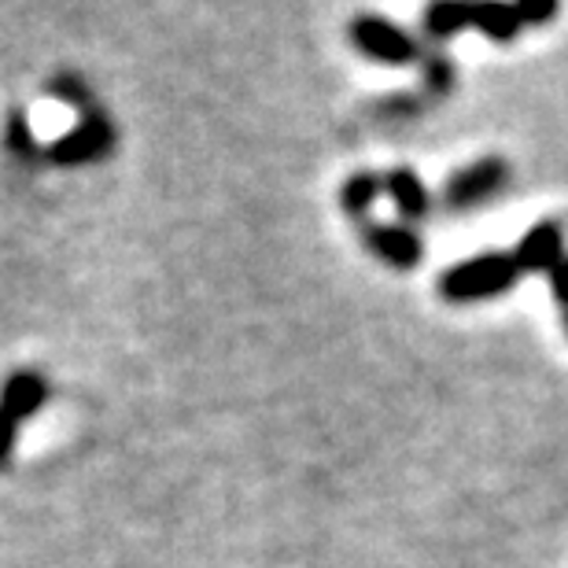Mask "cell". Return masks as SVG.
<instances>
[{"label":"cell","instance_id":"1","mask_svg":"<svg viewBox=\"0 0 568 568\" xmlns=\"http://www.w3.org/2000/svg\"><path fill=\"white\" fill-rule=\"evenodd\" d=\"M520 281L514 252H484L447 266L436 281V292L447 303H487L506 295Z\"/></svg>","mask_w":568,"mask_h":568},{"label":"cell","instance_id":"2","mask_svg":"<svg viewBox=\"0 0 568 568\" xmlns=\"http://www.w3.org/2000/svg\"><path fill=\"white\" fill-rule=\"evenodd\" d=\"M347 38L366 60L381 67H422V38H414L410 30H403L399 22L384 16H355L347 22Z\"/></svg>","mask_w":568,"mask_h":568},{"label":"cell","instance_id":"3","mask_svg":"<svg viewBox=\"0 0 568 568\" xmlns=\"http://www.w3.org/2000/svg\"><path fill=\"white\" fill-rule=\"evenodd\" d=\"M506 185H509V163L503 155L473 159L469 166L454 170L447 178V185H443V207L450 214L476 211L480 203L495 200Z\"/></svg>","mask_w":568,"mask_h":568},{"label":"cell","instance_id":"4","mask_svg":"<svg viewBox=\"0 0 568 568\" xmlns=\"http://www.w3.org/2000/svg\"><path fill=\"white\" fill-rule=\"evenodd\" d=\"M115 141H119L115 122H111L104 111H89V115H82L63 133V138H55L44 148V159L55 166H89V163L108 159Z\"/></svg>","mask_w":568,"mask_h":568},{"label":"cell","instance_id":"5","mask_svg":"<svg viewBox=\"0 0 568 568\" xmlns=\"http://www.w3.org/2000/svg\"><path fill=\"white\" fill-rule=\"evenodd\" d=\"M362 244H366L369 255H377L381 263H388L392 270H410L422 266L425 258V244H422V233L406 222H369L362 225Z\"/></svg>","mask_w":568,"mask_h":568},{"label":"cell","instance_id":"6","mask_svg":"<svg viewBox=\"0 0 568 568\" xmlns=\"http://www.w3.org/2000/svg\"><path fill=\"white\" fill-rule=\"evenodd\" d=\"M514 258H517L520 274H547L550 277V270L565 258V230H561V222L542 219V222L531 225V230L520 236Z\"/></svg>","mask_w":568,"mask_h":568},{"label":"cell","instance_id":"7","mask_svg":"<svg viewBox=\"0 0 568 568\" xmlns=\"http://www.w3.org/2000/svg\"><path fill=\"white\" fill-rule=\"evenodd\" d=\"M44 403H49V381H44L38 369L11 373L4 392H0V410H4L16 425L38 417Z\"/></svg>","mask_w":568,"mask_h":568},{"label":"cell","instance_id":"8","mask_svg":"<svg viewBox=\"0 0 568 568\" xmlns=\"http://www.w3.org/2000/svg\"><path fill=\"white\" fill-rule=\"evenodd\" d=\"M384 192L392 196L395 211L403 214L406 225L428 219L432 196H428L425 181H422V174H417L414 166H395V170H388V174H384Z\"/></svg>","mask_w":568,"mask_h":568},{"label":"cell","instance_id":"9","mask_svg":"<svg viewBox=\"0 0 568 568\" xmlns=\"http://www.w3.org/2000/svg\"><path fill=\"white\" fill-rule=\"evenodd\" d=\"M473 30L484 33L487 41L495 44H509L520 38L525 22L517 16V4H498V0H487V4H473Z\"/></svg>","mask_w":568,"mask_h":568},{"label":"cell","instance_id":"10","mask_svg":"<svg viewBox=\"0 0 568 568\" xmlns=\"http://www.w3.org/2000/svg\"><path fill=\"white\" fill-rule=\"evenodd\" d=\"M469 27H473V4H462V0H439V4H428L425 19H422V30L432 44L458 38V33Z\"/></svg>","mask_w":568,"mask_h":568},{"label":"cell","instance_id":"11","mask_svg":"<svg viewBox=\"0 0 568 568\" xmlns=\"http://www.w3.org/2000/svg\"><path fill=\"white\" fill-rule=\"evenodd\" d=\"M381 192H384V174L358 170V174H351L344 185H339V207H344L347 219H366L373 211V203L381 200Z\"/></svg>","mask_w":568,"mask_h":568},{"label":"cell","instance_id":"12","mask_svg":"<svg viewBox=\"0 0 568 568\" xmlns=\"http://www.w3.org/2000/svg\"><path fill=\"white\" fill-rule=\"evenodd\" d=\"M422 78H425V89L432 97H450L454 82H458V71H454L447 52L432 49L422 55Z\"/></svg>","mask_w":568,"mask_h":568},{"label":"cell","instance_id":"13","mask_svg":"<svg viewBox=\"0 0 568 568\" xmlns=\"http://www.w3.org/2000/svg\"><path fill=\"white\" fill-rule=\"evenodd\" d=\"M49 97H55L60 104L78 108L82 115H89V111H97V108H93V93H89V85L82 82V78H74V74H55L52 82H49Z\"/></svg>","mask_w":568,"mask_h":568},{"label":"cell","instance_id":"14","mask_svg":"<svg viewBox=\"0 0 568 568\" xmlns=\"http://www.w3.org/2000/svg\"><path fill=\"white\" fill-rule=\"evenodd\" d=\"M4 138H8V148H11V155H16V159H33V155L41 152V148H38V138H33L30 119L22 115V111H11V115H8Z\"/></svg>","mask_w":568,"mask_h":568},{"label":"cell","instance_id":"15","mask_svg":"<svg viewBox=\"0 0 568 568\" xmlns=\"http://www.w3.org/2000/svg\"><path fill=\"white\" fill-rule=\"evenodd\" d=\"M558 0H520L517 4V16L525 27H542V22L558 19Z\"/></svg>","mask_w":568,"mask_h":568},{"label":"cell","instance_id":"16","mask_svg":"<svg viewBox=\"0 0 568 568\" xmlns=\"http://www.w3.org/2000/svg\"><path fill=\"white\" fill-rule=\"evenodd\" d=\"M550 292H554V300L568 311V255L550 270Z\"/></svg>","mask_w":568,"mask_h":568},{"label":"cell","instance_id":"17","mask_svg":"<svg viewBox=\"0 0 568 568\" xmlns=\"http://www.w3.org/2000/svg\"><path fill=\"white\" fill-rule=\"evenodd\" d=\"M16 422L0 410V465H8V458H11V450H16Z\"/></svg>","mask_w":568,"mask_h":568},{"label":"cell","instance_id":"18","mask_svg":"<svg viewBox=\"0 0 568 568\" xmlns=\"http://www.w3.org/2000/svg\"><path fill=\"white\" fill-rule=\"evenodd\" d=\"M565 333H568V311H565Z\"/></svg>","mask_w":568,"mask_h":568}]
</instances>
